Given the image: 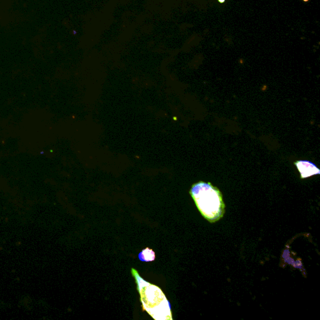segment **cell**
<instances>
[{"mask_svg": "<svg viewBox=\"0 0 320 320\" xmlns=\"http://www.w3.org/2000/svg\"><path fill=\"white\" fill-rule=\"evenodd\" d=\"M132 274L136 281L143 310L156 320H172L170 303L160 288L144 280L134 268Z\"/></svg>", "mask_w": 320, "mask_h": 320, "instance_id": "6da1fadb", "label": "cell"}, {"mask_svg": "<svg viewBox=\"0 0 320 320\" xmlns=\"http://www.w3.org/2000/svg\"><path fill=\"white\" fill-rule=\"evenodd\" d=\"M190 194L198 208L210 222H215L222 218L225 213L222 193L210 183L200 182L193 184Z\"/></svg>", "mask_w": 320, "mask_h": 320, "instance_id": "7a4b0ae2", "label": "cell"}, {"mask_svg": "<svg viewBox=\"0 0 320 320\" xmlns=\"http://www.w3.org/2000/svg\"><path fill=\"white\" fill-rule=\"evenodd\" d=\"M299 171L301 178H306L315 175H319L320 170L314 163L309 161L300 160L295 163Z\"/></svg>", "mask_w": 320, "mask_h": 320, "instance_id": "3957f363", "label": "cell"}, {"mask_svg": "<svg viewBox=\"0 0 320 320\" xmlns=\"http://www.w3.org/2000/svg\"><path fill=\"white\" fill-rule=\"evenodd\" d=\"M138 259L142 261H152L155 259V253L154 251L148 248L144 249L141 253H139Z\"/></svg>", "mask_w": 320, "mask_h": 320, "instance_id": "277c9868", "label": "cell"}, {"mask_svg": "<svg viewBox=\"0 0 320 320\" xmlns=\"http://www.w3.org/2000/svg\"><path fill=\"white\" fill-rule=\"evenodd\" d=\"M218 1L220 2V3H224L225 0H218Z\"/></svg>", "mask_w": 320, "mask_h": 320, "instance_id": "5b68a950", "label": "cell"}]
</instances>
